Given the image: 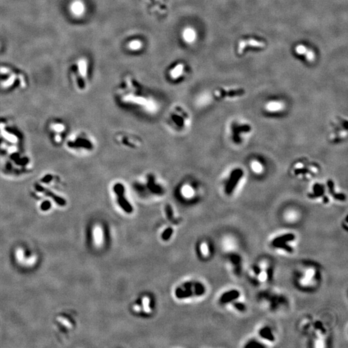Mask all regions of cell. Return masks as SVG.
<instances>
[{
  "label": "cell",
  "instance_id": "6",
  "mask_svg": "<svg viewBox=\"0 0 348 348\" xmlns=\"http://www.w3.org/2000/svg\"><path fill=\"white\" fill-rule=\"evenodd\" d=\"M113 141L118 146L128 150L136 151L143 146V140L141 136L128 131L116 132L113 135Z\"/></svg>",
  "mask_w": 348,
  "mask_h": 348
},
{
  "label": "cell",
  "instance_id": "5",
  "mask_svg": "<svg viewBox=\"0 0 348 348\" xmlns=\"http://www.w3.org/2000/svg\"><path fill=\"white\" fill-rule=\"evenodd\" d=\"M109 188L116 203L121 210L128 214L132 213L134 207L128 199L129 186L126 182L120 179L114 180L111 182Z\"/></svg>",
  "mask_w": 348,
  "mask_h": 348
},
{
  "label": "cell",
  "instance_id": "22",
  "mask_svg": "<svg viewBox=\"0 0 348 348\" xmlns=\"http://www.w3.org/2000/svg\"><path fill=\"white\" fill-rule=\"evenodd\" d=\"M308 48H306L305 46L303 45H299L296 47L295 48V52L298 55H305V54L306 53V52L308 51Z\"/></svg>",
  "mask_w": 348,
  "mask_h": 348
},
{
  "label": "cell",
  "instance_id": "2",
  "mask_svg": "<svg viewBox=\"0 0 348 348\" xmlns=\"http://www.w3.org/2000/svg\"><path fill=\"white\" fill-rule=\"evenodd\" d=\"M130 188L139 197L152 199L163 197L167 193L168 187L158 173L148 171L134 179Z\"/></svg>",
  "mask_w": 348,
  "mask_h": 348
},
{
  "label": "cell",
  "instance_id": "7",
  "mask_svg": "<svg viewBox=\"0 0 348 348\" xmlns=\"http://www.w3.org/2000/svg\"><path fill=\"white\" fill-rule=\"evenodd\" d=\"M197 183L195 181L188 177L182 178L174 187V193L182 201H191L194 200L198 191Z\"/></svg>",
  "mask_w": 348,
  "mask_h": 348
},
{
  "label": "cell",
  "instance_id": "17",
  "mask_svg": "<svg viewBox=\"0 0 348 348\" xmlns=\"http://www.w3.org/2000/svg\"><path fill=\"white\" fill-rule=\"evenodd\" d=\"M239 293L237 291L232 290L223 294L221 299V300L222 302H228L234 299H236L237 298L239 297Z\"/></svg>",
  "mask_w": 348,
  "mask_h": 348
},
{
  "label": "cell",
  "instance_id": "15",
  "mask_svg": "<svg viewBox=\"0 0 348 348\" xmlns=\"http://www.w3.org/2000/svg\"><path fill=\"white\" fill-rule=\"evenodd\" d=\"M182 37L187 43H192L196 39L195 31L192 28H186L182 33Z\"/></svg>",
  "mask_w": 348,
  "mask_h": 348
},
{
  "label": "cell",
  "instance_id": "3",
  "mask_svg": "<svg viewBox=\"0 0 348 348\" xmlns=\"http://www.w3.org/2000/svg\"><path fill=\"white\" fill-rule=\"evenodd\" d=\"M164 124L174 134L186 132L191 124V116L188 108L180 104L171 106L165 115Z\"/></svg>",
  "mask_w": 348,
  "mask_h": 348
},
{
  "label": "cell",
  "instance_id": "30",
  "mask_svg": "<svg viewBox=\"0 0 348 348\" xmlns=\"http://www.w3.org/2000/svg\"><path fill=\"white\" fill-rule=\"evenodd\" d=\"M236 307L238 309H239V310H243L244 309H245V306H244V305H242V304H240V303H237V304H236Z\"/></svg>",
  "mask_w": 348,
  "mask_h": 348
},
{
  "label": "cell",
  "instance_id": "19",
  "mask_svg": "<svg viewBox=\"0 0 348 348\" xmlns=\"http://www.w3.org/2000/svg\"><path fill=\"white\" fill-rule=\"evenodd\" d=\"M245 41L246 47L250 46L255 48H264L266 46L265 43L254 39H249L248 40H245Z\"/></svg>",
  "mask_w": 348,
  "mask_h": 348
},
{
  "label": "cell",
  "instance_id": "14",
  "mask_svg": "<svg viewBox=\"0 0 348 348\" xmlns=\"http://www.w3.org/2000/svg\"><path fill=\"white\" fill-rule=\"evenodd\" d=\"M184 73V66L182 65H178L174 67L170 72V76L172 80H177Z\"/></svg>",
  "mask_w": 348,
  "mask_h": 348
},
{
  "label": "cell",
  "instance_id": "12",
  "mask_svg": "<svg viewBox=\"0 0 348 348\" xmlns=\"http://www.w3.org/2000/svg\"><path fill=\"white\" fill-rule=\"evenodd\" d=\"M216 95L219 98H223L226 97H236V96H240V95L245 94V90L244 89H236V90H230L227 91L226 90H217L216 92Z\"/></svg>",
  "mask_w": 348,
  "mask_h": 348
},
{
  "label": "cell",
  "instance_id": "9",
  "mask_svg": "<svg viewBox=\"0 0 348 348\" xmlns=\"http://www.w3.org/2000/svg\"><path fill=\"white\" fill-rule=\"evenodd\" d=\"M243 176V171L241 169H236L232 172L230 178L226 186L225 191L226 194L230 195L234 188L237 186L238 182Z\"/></svg>",
  "mask_w": 348,
  "mask_h": 348
},
{
  "label": "cell",
  "instance_id": "13",
  "mask_svg": "<svg viewBox=\"0 0 348 348\" xmlns=\"http://www.w3.org/2000/svg\"><path fill=\"white\" fill-rule=\"evenodd\" d=\"M204 293V290H180L177 289L176 295L178 299L189 297L192 295H201Z\"/></svg>",
  "mask_w": 348,
  "mask_h": 348
},
{
  "label": "cell",
  "instance_id": "26",
  "mask_svg": "<svg viewBox=\"0 0 348 348\" xmlns=\"http://www.w3.org/2000/svg\"><path fill=\"white\" fill-rule=\"evenodd\" d=\"M246 45L245 40L244 39L240 40L239 42V44H238V49H237L238 53L239 54H242L243 53L244 50H245V49L246 48Z\"/></svg>",
  "mask_w": 348,
  "mask_h": 348
},
{
  "label": "cell",
  "instance_id": "28",
  "mask_svg": "<svg viewBox=\"0 0 348 348\" xmlns=\"http://www.w3.org/2000/svg\"><path fill=\"white\" fill-rule=\"evenodd\" d=\"M311 173V171L306 168H299L296 169L295 170V173L296 175H299V174H304V173Z\"/></svg>",
  "mask_w": 348,
  "mask_h": 348
},
{
  "label": "cell",
  "instance_id": "21",
  "mask_svg": "<svg viewBox=\"0 0 348 348\" xmlns=\"http://www.w3.org/2000/svg\"><path fill=\"white\" fill-rule=\"evenodd\" d=\"M141 46H142L141 43L138 40H134L131 42H130V43L128 44V47L132 50H139V48H141Z\"/></svg>",
  "mask_w": 348,
  "mask_h": 348
},
{
  "label": "cell",
  "instance_id": "1",
  "mask_svg": "<svg viewBox=\"0 0 348 348\" xmlns=\"http://www.w3.org/2000/svg\"><path fill=\"white\" fill-rule=\"evenodd\" d=\"M117 103L121 110L147 118L156 116L161 109L159 102L152 96L133 91L120 93Z\"/></svg>",
  "mask_w": 348,
  "mask_h": 348
},
{
  "label": "cell",
  "instance_id": "16",
  "mask_svg": "<svg viewBox=\"0 0 348 348\" xmlns=\"http://www.w3.org/2000/svg\"><path fill=\"white\" fill-rule=\"evenodd\" d=\"M94 239L95 244H96L97 246H100L102 245L103 241V231L101 228L99 226H95L94 228Z\"/></svg>",
  "mask_w": 348,
  "mask_h": 348
},
{
  "label": "cell",
  "instance_id": "4",
  "mask_svg": "<svg viewBox=\"0 0 348 348\" xmlns=\"http://www.w3.org/2000/svg\"><path fill=\"white\" fill-rule=\"evenodd\" d=\"M70 151L79 155H89L96 149V142L89 133L77 132L70 137L66 141Z\"/></svg>",
  "mask_w": 348,
  "mask_h": 348
},
{
  "label": "cell",
  "instance_id": "25",
  "mask_svg": "<svg viewBox=\"0 0 348 348\" xmlns=\"http://www.w3.org/2000/svg\"><path fill=\"white\" fill-rule=\"evenodd\" d=\"M172 233H173V230H172V228H167L166 230H165V231L163 232V235H162V239H163L164 240H168V239H170V237H171Z\"/></svg>",
  "mask_w": 348,
  "mask_h": 348
},
{
  "label": "cell",
  "instance_id": "10",
  "mask_svg": "<svg viewBox=\"0 0 348 348\" xmlns=\"http://www.w3.org/2000/svg\"><path fill=\"white\" fill-rule=\"evenodd\" d=\"M294 239H295V236L293 234L291 233L286 234L283 236H281L276 238L273 241V246L278 248H282L288 252H291L293 251V248L289 246L288 245H287L286 242L293 240Z\"/></svg>",
  "mask_w": 348,
  "mask_h": 348
},
{
  "label": "cell",
  "instance_id": "20",
  "mask_svg": "<svg viewBox=\"0 0 348 348\" xmlns=\"http://www.w3.org/2000/svg\"><path fill=\"white\" fill-rule=\"evenodd\" d=\"M72 10L76 15L80 16L84 12V10H85L84 9V6H83V3H81L80 2H75L72 5Z\"/></svg>",
  "mask_w": 348,
  "mask_h": 348
},
{
  "label": "cell",
  "instance_id": "18",
  "mask_svg": "<svg viewBox=\"0 0 348 348\" xmlns=\"http://www.w3.org/2000/svg\"><path fill=\"white\" fill-rule=\"evenodd\" d=\"M324 186L320 184H315L313 186V194H309L308 197L309 198L313 199L316 197H320L324 195Z\"/></svg>",
  "mask_w": 348,
  "mask_h": 348
},
{
  "label": "cell",
  "instance_id": "8",
  "mask_svg": "<svg viewBox=\"0 0 348 348\" xmlns=\"http://www.w3.org/2000/svg\"><path fill=\"white\" fill-rule=\"evenodd\" d=\"M48 129L54 143L56 144L62 143L63 135L66 130V125L63 122L60 121H52L48 126Z\"/></svg>",
  "mask_w": 348,
  "mask_h": 348
},
{
  "label": "cell",
  "instance_id": "11",
  "mask_svg": "<svg viewBox=\"0 0 348 348\" xmlns=\"http://www.w3.org/2000/svg\"><path fill=\"white\" fill-rule=\"evenodd\" d=\"M251 130V126L248 125H237V124H233L232 125V132H233V140L234 143L239 144L240 143V135L242 132H249Z\"/></svg>",
  "mask_w": 348,
  "mask_h": 348
},
{
  "label": "cell",
  "instance_id": "24",
  "mask_svg": "<svg viewBox=\"0 0 348 348\" xmlns=\"http://www.w3.org/2000/svg\"><path fill=\"white\" fill-rule=\"evenodd\" d=\"M305 56L306 58V60L309 62H313V61L315 60V54L314 51L313 50L311 49H308V51L306 52V53L305 54Z\"/></svg>",
  "mask_w": 348,
  "mask_h": 348
},
{
  "label": "cell",
  "instance_id": "29",
  "mask_svg": "<svg viewBox=\"0 0 348 348\" xmlns=\"http://www.w3.org/2000/svg\"><path fill=\"white\" fill-rule=\"evenodd\" d=\"M201 249L202 253L204 255H206L208 254V247H207V245H206V244H204V243L202 244Z\"/></svg>",
  "mask_w": 348,
  "mask_h": 348
},
{
  "label": "cell",
  "instance_id": "27",
  "mask_svg": "<svg viewBox=\"0 0 348 348\" xmlns=\"http://www.w3.org/2000/svg\"><path fill=\"white\" fill-rule=\"evenodd\" d=\"M143 307L146 313H149L150 311V300L148 298H144L143 299Z\"/></svg>",
  "mask_w": 348,
  "mask_h": 348
},
{
  "label": "cell",
  "instance_id": "23",
  "mask_svg": "<svg viewBox=\"0 0 348 348\" xmlns=\"http://www.w3.org/2000/svg\"><path fill=\"white\" fill-rule=\"evenodd\" d=\"M260 335H262L264 338L268 339V340H269V341H273L274 340L273 336L270 333V332H269V330L268 329H264L263 331H261Z\"/></svg>",
  "mask_w": 348,
  "mask_h": 348
}]
</instances>
